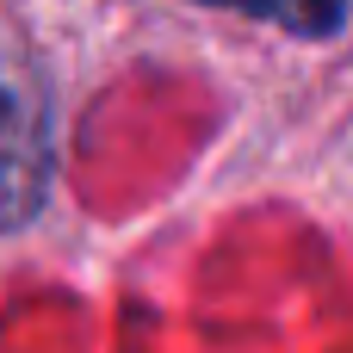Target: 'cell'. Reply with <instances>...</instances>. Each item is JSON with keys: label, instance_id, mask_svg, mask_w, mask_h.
Here are the masks:
<instances>
[{"label": "cell", "instance_id": "obj_1", "mask_svg": "<svg viewBox=\"0 0 353 353\" xmlns=\"http://www.w3.org/2000/svg\"><path fill=\"white\" fill-rule=\"evenodd\" d=\"M50 168L56 149H50L43 105L19 87H0V230H19L43 211Z\"/></svg>", "mask_w": 353, "mask_h": 353}, {"label": "cell", "instance_id": "obj_2", "mask_svg": "<svg viewBox=\"0 0 353 353\" xmlns=\"http://www.w3.org/2000/svg\"><path fill=\"white\" fill-rule=\"evenodd\" d=\"M205 6H236V12H254L267 25H285L298 37H329L347 19V0H205Z\"/></svg>", "mask_w": 353, "mask_h": 353}]
</instances>
